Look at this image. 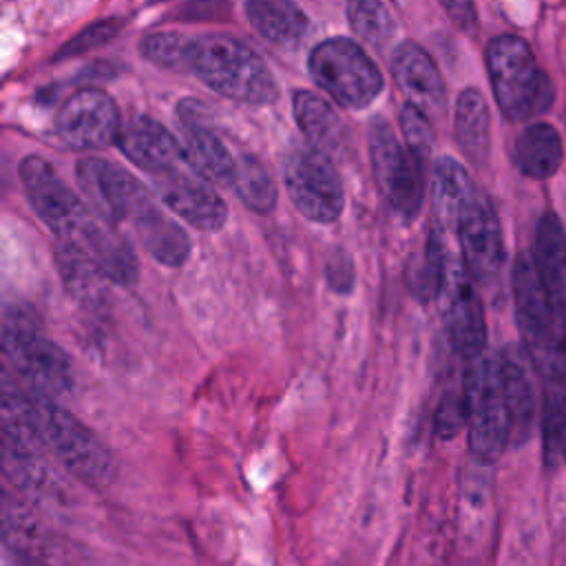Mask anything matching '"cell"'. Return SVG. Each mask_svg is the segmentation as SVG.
Segmentation results:
<instances>
[{"instance_id":"1","label":"cell","mask_w":566,"mask_h":566,"mask_svg":"<svg viewBox=\"0 0 566 566\" xmlns=\"http://www.w3.org/2000/svg\"><path fill=\"white\" fill-rule=\"evenodd\" d=\"M20 179L33 212L60 245L84 254L113 285L128 287L137 283L139 265L128 239L113 223L95 214L93 208H86L44 157H24Z\"/></svg>"},{"instance_id":"2","label":"cell","mask_w":566,"mask_h":566,"mask_svg":"<svg viewBox=\"0 0 566 566\" xmlns=\"http://www.w3.org/2000/svg\"><path fill=\"white\" fill-rule=\"evenodd\" d=\"M2 389L15 398L42 449L51 451L75 480L91 489H108L117 480L119 462L115 453L60 400L11 382L9 376Z\"/></svg>"},{"instance_id":"3","label":"cell","mask_w":566,"mask_h":566,"mask_svg":"<svg viewBox=\"0 0 566 566\" xmlns=\"http://www.w3.org/2000/svg\"><path fill=\"white\" fill-rule=\"evenodd\" d=\"M513 303L522 347L546 380L566 378V310L544 287L533 254L522 252L513 265Z\"/></svg>"},{"instance_id":"4","label":"cell","mask_w":566,"mask_h":566,"mask_svg":"<svg viewBox=\"0 0 566 566\" xmlns=\"http://www.w3.org/2000/svg\"><path fill=\"white\" fill-rule=\"evenodd\" d=\"M188 69L223 97L248 104H272L279 86L268 64L243 42L206 33L190 40Z\"/></svg>"},{"instance_id":"5","label":"cell","mask_w":566,"mask_h":566,"mask_svg":"<svg viewBox=\"0 0 566 566\" xmlns=\"http://www.w3.org/2000/svg\"><path fill=\"white\" fill-rule=\"evenodd\" d=\"M2 349L29 389L60 402L73 394L75 374L71 358L44 334L29 307L18 303L4 305Z\"/></svg>"},{"instance_id":"6","label":"cell","mask_w":566,"mask_h":566,"mask_svg":"<svg viewBox=\"0 0 566 566\" xmlns=\"http://www.w3.org/2000/svg\"><path fill=\"white\" fill-rule=\"evenodd\" d=\"M486 69L495 102L511 122H524L548 111L555 91L551 77L537 66L531 46L511 33L486 44Z\"/></svg>"},{"instance_id":"7","label":"cell","mask_w":566,"mask_h":566,"mask_svg":"<svg viewBox=\"0 0 566 566\" xmlns=\"http://www.w3.org/2000/svg\"><path fill=\"white\" fill-rule=\"evenodd\" d=\"M467 442L480 464L495 462L511 444V418L502 389L497 358L482 354L467 363Z\"/></svg>"},{"instance_id":"8","label":"cell","mask_w":566,"mask_h":566,"mask_svg":"<svg viewBox=\"0 0 566 566\" xmlns=\"http://www.w3.org/2000/svg\"><path fill=\"white\" fill-rule=\"evenodd\" d=\"M312 80L345 108H365L382 91V75L371 57L347 38L318 42L307 60Z\"/></svg>"},{"instance_id":"9","label":"cell","mask_w":566,"mask_h":566,"mask_svg":"<svg viewBox=\"0 0 566 566\" xmlns=\"http://www.w3.org/2000/svg\"><path fill=\"white\" fill-rule=\"evenodd\" d=\"M369 159L389 208L405 221L416 219L424 199L427 161L405 148L382 117H374L369 124Z\"/></svg>"},{"instance_id":"10","label":"cell","mask_w":566,"mask_h":566,"mask_svg":"<svg viewBox=\"0 0 566 566\" xmlns=\"http://www.w3.org/2000/svg\"><path fill=\"white\" fill-rule=\"evenodd\" d=\"M283 181L294 208L310 221L334 223L345 206L338 170L325 153L312 146L294 148L283 166Z\"/></svg>"},{"instance_id":"11","label":"cell","mask_w":566,"mask_h":566,"mask_svg":"<svg viewBox=\"0 0 566 566\" xmlns=\"http://www.w3.org/2000/svg\"><path fill=\"white\" fill-rule=\"evenodd\" d=\"M438 298L442 301L444 327L458 356L469 363L486 354V323L482 301L460 252L449 250Z\"/></svg>"},{"instance_id":"12","label":"cell","mask_w":566,"mask_h":566,"mask_svg":"<svg viewBox=\"0 0 566 566\" xmlns=\"http://www.w3.org/2000/svg\"><path fill=\"white\" fill-rule=\"evenodd\" d=\"M75 175L88 208L113 226L130 223L137 210L153 197L128 170L99 157L80 159Z\"/></svg>"},{"instance_id":"13","label":"cell","mask_w":566,"mask_h":566,"mask_svg":"<svg viewBox=\"0 0 566 566\" xmlns=\"http://www.w3.org/2000/svg\"><path fill=\"white\" fill-rule=\"evenodd\" d=\"M458 241V252L475 283H491L504 259V243L497 212L491 199L475 190L451 232Z\"/></svg>"},{"instance_id":"14","label":"cell","mask_w":566,"mask_h":566,"mask_svg":"<svg viewBox=\"0 0 566 566\" xmlns=\"http://www.w3.org/2000/svg\"><path fill=\"white\" fill-rule=\"evenodd\" d=\"M55 133L77 150L106 148L119 139V111L108 93L99 88H80L55 115Z\"/></svg>"},{"instance_id":"15","label":"cell","mask_w":566,"mask_h":566,"mask_svg":"<svg viewBox=\"0 0 566 566\" xmlns=\"http://www.w3.org/2000/svg\"><path fill=\"white\" fill-rule=\"evenodd\" d=\"M153 186L159 195V201L188 226L203 232H217L226 226V201L206 179L197 177L195 172L188 175L175 166L155 172Z\"/></svg>"},{"instance_id":"16","label":"cell","mask_w":566,"mask_h":566,"mask_svg":"<svg viewBox=\"0 0 566 566\" xmlns=\"http://www.w3.org/2000/svg\"><path fill=\"white\" fill-rule=\"evenodd\" d=\"M495 358L511 418V444L520 447L531 440L535 427L539 424L542 402H537V387L533 380L535 365L524 347L513 345L502 347Z\"/></svg>"},{"instance_id":"17","label":"cell","mask_w":566,"mask_h":566,"mask_svg":"<svg viewBox=\"0 0 566 566\" xmlns=\"http://www.w3.org/2000/svg\"><path fill=\"white\" fill-rule=\"evenodd\" d=\"M391 75L400 91L422 111H444V82L431 55L416 42H400L391 53Z\"/></svg>"},{"instance_id":"18","label":"cell","mask_w":566,"mask_h":566,"mask_svg":"<svg viewBox=\"0 0 566 566\" xmlns=\"http://www.w3.org/2000/svg\"><path fill=\"white\" fill-rule=\"evenodd\" d=\"M144 250L166 268H179L188 261L192 243L188 232L161 208V203L148 199L128 223Z\"/></svg>"},{"instance_id":"19","label":"cell","mask_w":566,"mask_h":566,"mask_svg":"<svg viewBox=\"0 0 566 566\" xmlns=\"http://www.w3.org/2000/svg\"><path fill=\"white\" fill-rule=\"evenodd\" d=\"M119 150L142 170L155 175L175 168L181 159V144L153 117H135L119 133Z\"/></svg>"},{"instance_id":"20","label":"cell","mask_w":566,"mask_h":566,"mask_svg":"<svg viewBox=\"0 0 566 566\" xmlns=\"http://www.w3.org/2000/svg\"><path fill=\"white\" fill-rule=\"evenodd\" d=\"M294 119L307 144L327 157H343L349 150V135L336 111L316 93H294Z\"/></svg>"},{"instance_id":"21","label":"cell","mask_w":566,"mask_h":566,"mask_svg":"<svg viewBox=\"0 0 566 566\" xmlns=\"http://www.w3.org/2000/svg\"><path fill=\"white\" fill-rule=\"evenodd\" d=\"M531 254L544 287L566 310V228L555 212L539 217Z\"/></svg>"},{"instance_id":"22","label":"cell","mask_w":566,"mask_h":566,"mask_svg":"<svg viewBox=\"0 0 566 566\" xmlns=\"http://www.w3.org/2000/svg\"><path fill=\"white\" fill-rule=\"evenodd\" d=\"M475 186L464 170L462 164H458L453 157H440L433 166V181H431V199H433V214L436 226L451 234L455 228L458 217L467 208V203L475 195Z\"/></svg>"},{"instance_id":"23","label":"cell","mask_w":566,"mask_h":566,"mask_svg":"<svg viewBox=\"0 0 566 566\" xmlns=\"http://www.w3.org/2000/svg\"><path fill=\"white\" fill-rule=\"evenodd\" d=\"M181 161L197 177L206 179L208 184L232 186V177H234V170H237V159H232L230 150L210 130V126L184 128Z\"/></svg>"},{"instance_id":"24","label":"cell","mask_w":566,"mask_h":566,"mask_svg":"<svg viewBox=\"0 0 566 566\" xmlns=\"http://www.w3.org/2000/svg\"><path fill=\"white\" fill-rule=\"evenodd\" d=\"M245 15L252 29L276 46H296L307 33V18L292 0H248Z\"/></svg>"},{"instance_id":"25","label":"cell","mask_w":566,"mask_h":566,"mask_svg":"<svg viewBox=\"0 0 566 566\" xmlns=\"http://www.w3.org/2000/svg\"><path fill=\"white\" fill-rule=\"evenodd\" d=\"M562 157L564 148L559 133L546 122L526 126L517 137L513 150V161L517 170L531 179L553 177L562 166Z\"/></svg>"},{"instance_id":"26","label":"cell","mask_w":566,"mask_h":566,"mask_svg":"<svg viewBox=\"0 0 566 566\" xmlns=\"http://www.w3.org/2000/svg\"><path fill=\"white\" fill-rule=\"evenodd\" d=\"M491 115L478 88H464L455 102V142L464 157L482 164L491 146Z\"/></svg>"},{"instance_id":"27","label":"cell","mask_w":566,"mask_h":566,"mask_svg":"<svg viewBox=\"0 0 566 566\" xmlns=\"http://www.w3.org/2000/svg\"><path fill=\"white\" fill-rule=\"evenodd\" d=\"M542 460L548 469L566 462V391L548 380L539 409Z\"/></svg>"},{"instance_id":"28","label":"cell","mask_w":566,"mask_h":566,"mask_svg":"<svg viewBox=\"0 0 566 566\" xmlns=\"http://www.w3.org/2000/svg\"><path fill=\"white\" fill-rule=\"evenodd\" d=\"M232 190L241 203L256 214H268L276 206V184L270 170L254 155H243L237 159Z\"/></svg>"},{"instance_id":"29","label":"cell","mask_w":566,"mask_h":566,"mask_svg":"<svg viewBox=\"0 0 566 566\" xmlns=\"http://www.w3.org/2000/svg\"><path fill=\"white\" fill-rule=\"evenodd\" d=\"M347 22L371 46H385L396 33V22L380 0H347Z\"/></svg>"},{"instance_id":"30","label":"cell","mask_w":566,"mask_h":566,"mask_svg":"<svg viewBox=\"0 0 566 566\" xmlns=\"http://www.w3.org/2000/svg\"><path fill=\"white\" fill-rule=\"evenodd\" d=\"M188 46L190 38L175 31L148 33L139 42V51L146 60L166 69H188Z\"/></svg>"},{"instance_id":"31","label":"cell","mask_w":566,"mask_h":566,"mask_svg":"<svg viewBox=\"0 0 566 566\" xmlns=\"http://www.w3.org/2000/svg\"><path fill=\"white\" fill-rule=\"evenodd\" d=\"M398 117H400V130L405 135L407 148L416 157L427 161L431 155V148H433V128L427 119V113L420 106H416L413 102H407L400 108Z\"/></svg>"},{"instance_id":"32","label":"cell","mask_w":566,"mask_h":566,"mask_svg":"<svg viewBox=\"0 0 566 566\" xmlns=\"http://www.w3.org/2000/svg\"><path fill=\"white\" fill-rule=\"evenodd\" d=\"M122 22L119 20H99L95 24H91L88 29H84L82 33H77L71 42H66L60 51H57V60L62 57H69V55H80V53H86L91 49H97L106 42H111L117 31H119Z\"/></svg>"},{"instance_id":"33","label":"cell","mask_w":566,"mask_h":566,"mask_svg":"<svg viewBox=\"0 0 566 566\" xmlns=\"http://www.w3.org/2000/svg\"><path fill=\"white\" fill-rule=\"evenodd\" d=\"M460 429H467V400L464 389L442 398L436 413V431L442 438H453Z\"/></svg>"},{"instance_id":"34","label":"cell","mask_w":566,"mask_h":566,"mask_svg":"<svg viewBox=\"0 0 566 566\" xmlns=\"http://www.w3.org/2000/svg\"><path fill=\"white\" fill-rule=\"evenodd\" d=\"M447 15L451 18V22L469 33V35H475L478 33V9H475V2L473 0H440Z\"/></svg>"},{"instance_id":"35","label":"cell","mask_w":566,"mask_h":566,"mask_svg":"<svg viewBox=\"0 0 566 566\" xmlns=\"http://www.w3.org/2000/svg\"><path fill=\"white\" fill-rule=\"evenodd\" d=\"M177 117L181 122V128H201L210 126V111L203 102L186 97L177 104Z\"/></svg>"},{"instance_id":"36","label":"cell","mask_w":566,"mask_h":566,"mask_svg":"<svg viewBox=\"0 0 566 566\" xmlns=\"http://www.w3.org/2000/svg\"><path fill=\"white\" fill-rule=\"evenodd\" d=\"M2 566H51V564L44 557H40L35 551L4 539Z\"/></svg>"}]
</instances>
